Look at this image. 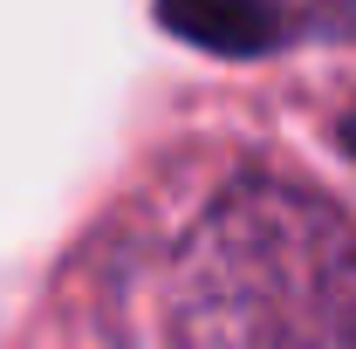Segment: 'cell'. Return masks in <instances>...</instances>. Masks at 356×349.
<instances>
[{"label":"cell","instance_id":"cell-1","mask_svg":"<svg viewBox=\"0 0 356 349\" xmlns=\"http://www.w3.org/2000/svg\"><path fill=\"white\" fill-rule=\"evenodd\" d=\"M165 329L226 349L356 343V226L302 185L220 192L172 254Z\"/></svg>","mask_w":356,"mask_h":349},{"label":"cell","instance_id":"cell-2","mask_svg":"<svg viewBox=\"0 0 356 349\" xmlns=\"http://www.w3.org/2000/svg\"><path fill=\"white\" fill-rule=\"evenodd\" d=\"M158 21L213 55H267L295 35L281 0H158Z\"/></svg>","mask_w":356,"mask_h":349},{"label":"cell","instance_id":"cell-3","mask_svg":"<svg viewBox=\"0 0 356 349\" xmlns=\"http://www.w3.org/2000/svg\"><path fill=\"white\" fill-rule=\"evenodd\" d=\"M322 14H336V21H350V28H356V0H322Z\"/></svg>","mask_w":356,"mask_h":349},{"label":"cell","instance_id":"cell-4","mask_svg":"<svg viewBox=\"0 0 356 349\" xmlns=\"http://www.w3.org/2000/svg\"><path fill=\"white\" fill-rule=\"evenodd\" d=\"M343 144L356 151V103H350V117H343Z\"/></svg>","mask_w":356,"mask_h":349}]
</instances>
